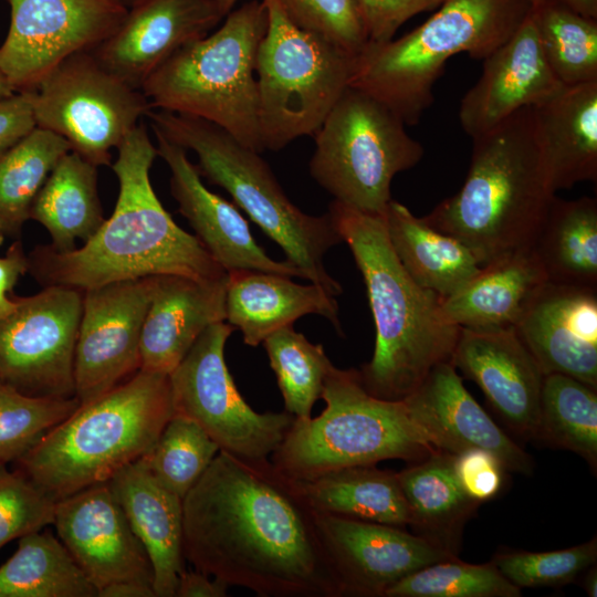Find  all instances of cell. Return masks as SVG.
<instances>
[{
  "label": "cell",
  "instance_id": "obj_1",
  "mask_svg": "<svg viewBox=\"0 0 597 597\" xmlns=\"http://www.w3.org/2000/svg\"><path fill=\"white\" fill-rule=\"evenodd\" d=\"M195 569L261 597H341L314 512L270 460L219 451L182 499Z\"/></svg>",
  "mask_w": 597,
  "mask_h": 597
},
{
  "label": "cell",
  "instance_id": "obj_2",
  "mask_svg": "<svg viewBox=\"0 0 597 597\" xmlns=\"http://www.w3.org/2000/svg\"><path fill=\"white\" fill-rule=\"evenodd\" d=\"M117 149L112 165L118 196L112 216L83 243L67 252L38 245L29 272L43 286L85 291L108 283L157 275L218 280L227 272L195 234L181 229L163 207L149 177L157 147L139 123Z\"/></svg>",
  "mask_w": 597,
  "mask_h": 597
},
{
  "label": "cell",
  "instance_id": "obj_3",
  "mask_svg": "<svg viewBox=\"0 0 597 597\" xmlns=\"http://www.w3.org/2000/svg\"><path fill=\"white\" fill-rule=\"evenodd\" d=\"M328 214L363 275L376 327L373 357L358 370L362 384L377 398L402 400L436 366L451 362L460 327L444 318L441 298L405 270L384 214L336 200Z\"/></svg>",
  "mask_w": 597,
  "mask_h": 597
},
{
  "label": "cell",
  "instance_id": "obj_4",
  "mask_svg": "<svg viewBox=\"0 0 597 597\" xmlns=\"http://www.w3.org/2000/svg\"><path fill=\"white\" fill-rule=\"evenodd\" d=\"M462 187L422 219L486 265L533 248L555 197L533 108L474 138Z\"/></svg>",
  "mask_w": 597,
  "mask_h": 597
},
{
  "label": "cell",
  "instance_id": "obj_5",
  "mask_svg": "<svg viewBox=\"0 0 597 597\" xmlns=\"http://www.w3.org/2000/svg\"><path fill=\"white\" fill-rule=\"evenodd\" d=\"M174 415L169 375L139 370L81 404L17 463L55 501L145 457Z\"/></svg>",
  "mask_w": 597,
  "mask_h": 597
},
{
  "label": "cell",
  "instance_id": "obj_6",
  "mask_svg": "<svg viewBox=\"0 0 597 597\" xmlns=\"http://www.w3.org/2000/svg\"><path fill=\"white\" fill-rule=\"evenodd\" d=\"M530 0H446L405 35L367 44L353 56L348 87L375 97L415 125L433 103L448 60H484L505 43L532 9Z\"/></svg>",
  "mask_w": 597,
  "mask_h": 597
},
{
  "label": "cell",
  "instance_id": "obj_7",
  "mask_svg": "<svg viewBox=\"0 0 597 597\" xmlns=\"http://www.w3.org/2000/svg\"><path fill=\"white\" fill-rule=\"evenodd\" d=\"M147 117L167 138L192 150L197 170L223 188L284 252L304 279L337 296L341 284L324 266V256L342 239L328 214L302 211L285 195L260 153L242 145L220 126L199 117L153 108Z\"/></svg>",
  "mask_w": 597,
  "mask_h": 597
},
{
  "label": "cell",
  "instance_id": "obj_8",
  "mask_svg": "<svg viewBox=\"0 0 597 597\" xmlns=\"http://www.w3.org/2000/svg\"><path fill=\"white\" fill-rule=\"evenodd\" d=\"M224 18L210 35L172 54L140 91L153 108L211 122L261 154L255 61L266 8L262 0H249Z\"/></svg>",
  "mask_w": 597,
  "mask_h": 597
},
{
  "label": "cell",
  "instance_id": "obj_9",
  "mask_svg": "<svg viewBox=\"0 0 597 597\" xmlns=\"http://www.w3.org/2000/svg\"><path fill=\"white\" fill-rule=\"evenodd\" d=\"M322 399L324 410L316 418H295L271 455L274 468L291 480L392 459L417 462L437 452L409 418L402 400L370 395L356 369L333 366Z\"/></svg>",
  "mask_w": 597,
  "mask_h": 597
},
{
  "label": "cell",
  "instance_id": "obj_10",
  "mask_svg": "<svg viewBox=\"0 0 597 597\" xmlns=\"http://www.w3.org/2000/svg\"><path fill=\"white\" fill-rule=\"evenodd\" d=\"M268 27L255 61L262 146L313 136L349 85L353 55L296 25L279 0H262Z\"/></svg>",
  "mask_w": 597,
  "mask_h": 597
},
{
  "label": "cell",
  "instance_id": "obj_11",
  "mask_svg": "<svg viewBox=\"0 0 597 597\" xmlns=\"http://www.w3.org/2000/svg\"><path fill=\"white\" fill-rule=\"evenodd\" d=\"M313 136L314 180L334 200L374 214L385 213L394 177L425 153L398 115L354 87L345 90Z\"/></svg>",
  "mask_w": 597,
  "mask_h": 597
},
{
  "label": "cell",
  "instance_id": "obj_12",
  "mask_svg": "<svg viewBox=\"0 0 597 597\" xmlns=\"http://www.w3.org/2000/svg\"><path fill=\"white\" fill-rule=\"evenodd\" d=\"M36 127L62 136L95 166L153 109L140 90L107 71L92 51L61 61L33 90Z\"/></svg>",
  "mask_w": 597,
  "mask_h": 597
},
{
  "label": "cell",
  "instance_id": "obj_13",
  "mask_svg": "<svg viewBox=\"0 0 597 597\" xmlns=\"http://www.w3.org/2000/svg\"><path fill=\"white\" fill-rule=\"evenodd\" d=\"M234 329L224 321L207 327L169 374L174 415L196 422L220 451L268 461L295 417L285 410L256 412L241 396L224 360L226 343Z\"/></svg>",
  "mask_w": 597,
  "mask_h": 597
},
{
  "label": "cell",
  "instance_id": "obj_14",
  "mask_svg": "<svg viewBox=\"0 0 597 597\" xmlns=\"http://www.w3.org/2000/svg\"><path fill=\"white\" fill-rule=\"evenodd\" d=\"M14 297L15 310L0 318L1 384L31 397H76L74 355L83 292L50 285Z\"/></svg>",
  "mask_w": 597,
  "mask_h": 597
},
{
  "label": "cell",
  "instance_id": "obj_15",
  "mask_svg": "<svg viewBox=\"0 0 597 597\" xmlns=\"http://www.w3.org/2000/svg\"><path fill=\"white\" fill-rule=\"evenodd\" d=\"M10 27L0 73L17 91H33L65 57L92 51L128 9L115 0H8Z\"/></svg>",
  "mask_w": 597,
  "mask_h": 597
},
{
  "label": "cell",
  "instance_id": "obj_16",
  "mask_svg": "<svg viewBox=\"0 0 597 597\" xmlns=\"http://www.w3.org/2000/svg\"><path fill=\"white\" fill-rule=\"evenodd\" d=\"M155 276L83 291L74 355L75 396L87 402L129 379L140 367L139 342Z\"/></svg>",
  "mask_w": 597,
  "mask_h": 597
},
{
  "label": "cell",
  "instance_id": "obj_17",
  "mask_svg": "<svg viewBox=\"0 0 597 597\" xmlns=\"http://www.w3.org/2000/svg\"><path fill=\"white\" fill-rule=\"evenodd\" d=\"M314 520L341 596L385 597L411 573L458 557L405 527L316 512Z\"/></svg>",
  "mask_w": 597,
  "mask_h": 597
},
{
  "label": "cell",
  "instance_id": "obj_18",
  "mask_svg": "<svg viewBox=\"0 0 597 597\" xmlns=\"http://www.w3.org/2000/svg\"><path fill=\"white\" fill-rule=\"evenodd\" d=\"M53 524L97 596L119 582L153 586L149 557L107 482L57 500Z\"/></svg>",
  "mask_w": 597,
  "mask_h": 597
},
{
  "label": "cell",
  "instance_id": "obj_19",
  "mask_svg": "<svg viewBox=\"0 0 597 597\" xmlns=\"http://www.w3.org/2000/svg\"><path fill=\"white\" fill-rule=\"evenodd\" d=\"M223 18L216 0H143L92 53L103 67L140 90L172 54L206 36Z\"/></svg>",
  "mask_w": 597,
  "mask_h": 597
},
{
  "label": "cell",
  "instance_id": "obj_20",
  "mask_svg": "<svg viewBox=\"0 0 597 597\" xmlns=\"http://www.w3.org/2000/svg\"><path fill=\"white\" fill-rule=\"evenodd\" d=\"M402 402L434 451L457 455L483 449L498 457L506 471L532 472V457L475 401L451 362L436 366Z\"/></svg>",
  "mask_w": 597,
  "mask_h": 597
},
{
  "label": "cell",
  "instance_id": "obj_21",
  "mask_svg": "<svg viewBox=\"0 0 597 597\" xmlns=\"http://www.w3.org/2000/svg\"><path fill=\"white\" fill-rule=\"evenodd\" d=\"M157 151L170 170V191L178 211L188 220L196 238L227 272L263 271L304 279L287 261H275L254 240L249 223L234 203L210 191L201 181L187 150L153 127Z\"/></svg>",
  "mask_w": 597,
  "mask_h": 597
},
{
  "label": "cell",
  "instance_id": "obj_22",
  "mask_svg": "<svg viewBox=\"0 0 597 597\" xmlns=\"http://www.w3.org/2000/svg\"><path fill=\"white\" fill-rule=\"evenodd\" d=\"M514 328L544 375L597 388V287L546 281Z\"/></svg>",
  "mask_w": 597,
  "mask_h": 597
},
{
  "label": "cell",
  "instance_id": "obj_23",
  "mask_svg": "<svg viewBox=\"0 0 597 597\" xmlns=\"http://www.w3.org/2000/svg\"><path fill=\"white\" fill-rule=\"evenodd\" d=\"M452 365L483 391L516 434L535 438L544 374L515 328H460Z\"/></svg>",
  "mask_w": 597,
  "mask_h": 597
},
{
  "label": "cell",
  "instance_id": "obj_24",
  "mask_svg": "<svg viewBox=\"0 0 597 597\" xmlns=\"http://www.w3.org/2000/svg\"><path fill=\"white\" fill-rule=\"evenodd\" d=\"M562 86L545 59L530 12L515 33L483 60L480 78L460 103L461 127L474 138L520 109L540 105Z\"/></svg>",
  "mask_w": 597,
  "mask_h": 597
},
{
  "label": "cell",
  "instance_id": "obj_25",
  "mask_svg": "<svg viewBox=\"0 0 597 597\" xmlns=\"http://www.w3.org/2000/svg\"><path fill=\"white\" fill-rule=\"evenodd\" d=\"M228 274L157 275L140 334L139 370L169 375L210 325L226 321Z\"/></svg>",
  "mask_w": 597,
  "mask_h": 597
},
{
  "label": "cell",
  "instance_id": "obj_26",
  "mask_svg": "<svg viewBox=\"0 0 597 597\" xmlns=\"http://www.w3.org/2000/svg\"><path fill=\"white\" fill-rule=\"evenodd\" d=\"M107 484L149 557L155 597H175L185 569L182 499L150 472L144 458L121 469Z\"/></svg>",
  "mask_w": 597,
  "mask_h": 597
},
{
  "label": "cell",
  "instance_id": "obj_27",
  "mask_svg": "<svg viewBox=\"0 0 597 597\" xmlns=\"http://www.w3.org/2000/svg\"><path fill=\"white\" fill-rule=\"evenodd\" d=\"M290 277L263 271L228 273L226 321L241 332L245 345L256 347L307 314L327 318L343 334L336 296L318 284H298Z\"/></svg>",
  "mask_w": 597,
  "mask_h": 597
},
{
  "label": "cell",
  "instance_id": "obj_28",
  "mask_svg": "<svg viewBox=\"0 0 597 597\" xmlns=\"http://www.w3.org/2000/svg\"><path fill=\"white\" fill-rule=\"evenodd\" d=\"M547 281L533 248L484 266L453 294L441 298L450 324L472 331L515 327L528 303Z\"/></svg>",
  "mask_w": 597,
  "mask_h": 597
},
{
  "label": "cell",
  "instance_id": "obj_29",
  "mask_svg": "<svg viewBox=\"0 0 597 597\" xmlns=\"http://www.w3.org/2000/svg\"><path fill=\"white\" fill-rule=\"evenodd\" d=\"M533 108L555 192L597 180V81L565 86Z\"/></svg>",
  "mask_w": 597,
  "mask_h": 597
},
{
  "label": "cell",
  "instance_id": "obj_30",
  "mask_svg": "<svg viewBox=\"0 0 597 597\" xmlns=\"http://www.w3.org/2000/svg\"><path fill=\"white\" fill-rule=\"evenodd\" d=\"M384 220L405 270L418 285L440 298L457 292L483 266L464 243L432 228L398 201L390 200Z\"/></svg>",
  "mask_w": 597,
  "mask_h": 597
},
{
  "label": "cell",
  "instance_id": "obj_31",
  "mask_svg": "<svg viewBox=\"0 0 597 597\" xmlns=\"http://www.w3.org/2000/svg\"><path fill=\"white\" fill-rule=\"evenodd\" d=\"M397 474L413 534L458 556L463 526L480 503L462 489L453 455L434 452Z\"/></svg>",
  "mask_w": 597,
  "mask_h": 597
},
{
  "label": "cell",
  "instance_id": "obj_32",
  "mask_svg": "<svg viewBox=\"0 0 597 597\" xmlns=\"http://www.w3.org/2000/svg\"><path fill=\"white\" fill-rule=\"evenodd\" d=\"M293 482L313 512L398 527L409 525L397 472L357 465Z\"/></svg>",
  "mask_w": 597,
  "mask_h": 597
},
{
  "label": "cell",
  "instance_id": "obj_33",
  "mask_svg": "<svg viewBox=\"0 0 597 597\" xmlns=\"http://www.w3.org/2000/svg\"><path fill=\"white\" fill-rule=\"evenodd\" d=\"M30 219L50 233L57 252L75 249L87 241L104 222L97 191V166L70 150L56 163L36 195Z\"/></svg>",
  "mask_w": 597,
  "mask_h": 597
},
{
  "label": "cell",
  "instance_id": "obj_34",
  "mask_svg": "<svg viewBox=\"0 0 597 597\" xmlns=\"http://www.w3.org/2000/svg\"><path fill=\"white\" fill-rule=\"evenodd\" d=\"M533 250L547 281L597 287V200L554 197Z\"/></svg>",
  "mask_w": 597,
  "mask_h": 597
},
{
  "label": "cell",
  "instance_id": "obj_35",
  "mask_svg": "<svg viewBox=\"0 0 597 597\" xmlns=\"http://www.w3.org/2000/svg\"><path fill=\"white\" fill-rule=\"evenodd\" d=\"M0 597H97V589L52 532L36 531L1 565Z\"/></svg>",
  "mask_w": 597,
  "mask_h": 597
},
{
  "label": "cell",
  "instance_id": "obj_36",
  "mask_svg": "<svg viewBox=\"0 0 597 597\" xmlns=\"http://www.w3.org/2000/svg\"><path fill=\"white\" fill-rule=\"evenodd\" d=\"M535 439L577 453L596 471L597 388L567 375H544Z\"/></svg>",
  "mask_w": 597,
  "mask_h": 597
},
{
  "label": "cell",
  "instance_id": "obj_37",
  "mask_svg": "<svg viewBox=\"0 0 597 597\" xmlns=\"http://www.w3.org/2000/svg\"><path fill=\"white\" fill-rule=\"evenodd\" d=\"M70 150L62 136L36 127L0 157V228L4 234L20 233L36 195Z\"/></svg>",
  "mask_w": 597,
  "mask_h": 597
},
{
  "label": "cell",
  "instance_id": "obj_38",
  "mask_svg": "<svg viewBox=\"0 0 597 597\" xmlns=\"http://www.w3.org/2000/svg\"><path fill=\"white\" fill-rule=\"evenodd\" d=\"M545 59L565 86L597 81V19L586 17L564 0L532 4Z\"/></svg>",
  "mask_w": 597,
  "mask_h": 597
},
{
  "label": "cell",
  "instance_id": "obj_39",
  "mask_svg": "<svg viewBox=\"0 0 597 597\" xmlns=\"http://www.w3.org/2000/svg\"><path fill=\"white\" fill-rule=\"evenodd\" d=\"M262 344L276 376L285 411L298 419L310 418L334 366L323 345L313 344L292 325L275 331Z\"/></svg>",
  "mask_w": 597,
  "mask_h": 597
},
{
  "label": "cell",
  "instance_id": "obj_40",
  "mask_svg": "<svg viewBox=\"0 0 597 597\" xmlns=\"http://www.w3.org/2000/svg\"><path fill=\"white\" fill-rule=\"evenodd\" d=\"M219 451L218 444L196 422L172 415L143 458L150 472L184 499Z\"/></svg>",
  "mask_w": 597,
  "mask_h": 597
},
{
  "label": "cell",
  "instance_id": "obj_41",
  "mask_svg": "<svg viewBox=\"0 0 597 597\" xmlns=\"http://www.w3.org/2000/svg\"><path fill=\"white\" fill-rule=\"evenodd\" d=\"M521 589L490 562L469 564L458 557L422 567L394 584L385 597H520Z\"/></svg>",
  "mask_w": 597,
  "mask_h": 597
},
{
  "label": "cell",
  "instance_id": "obj_42",
  "mask_svg": "<svg viewBox=\"0 0 597 597\" xmlns=\"http://www.w3.org/2000/svg\"><path fill=\"white\" fill-rule=\"evenodd\" d=\"M81 405L76 397H31L0 386V464L15 462Z\"/></svg>",
  "mask_w": 597,
  "mask_h": 597
},
{
  "label": "cell",
  "instance_id": "obj_43",
  "mask_svg": "<svg viewBox=\"0 0 597 597\" xmlns=\"http://www.w3.org/2000/svg\"><path fill=\"white\" fill-rule=\"evenodd\" d=\"M597 561V540L561 551L533 553L506 551L491 561L499 572L521 588L567 585Z\"/></svg>",
  "mask_w": 597,
  "mask_h": 597
},
{
  "label": "cell",
  "instance_id": "obj_44",
  "mask_svg": "<svg viewBox=\"0 0 597 597\" xmlns=\"http://www.w3.org/2000/svg\"><path fill=\"white\" fill-rule=\"evenodd\" d=\"M300 28L315 33L350 55L368 42L356 0H279Z\"/></svg>",
  "mask_w": 597,
  "mask_h": 597
},
{
  "label": "cell",
  "instance_id": "obj_45",
  "mask_svg": "<svg viewBox=\"0 0 597 597\" xmlns=\"http://www.w3.org/2000/svg\"><path fill=\"white\" fill-rule=\"evenodd\" d=\"M56 501L20 470L0 464V549L53 524Z\"/></svg>",
  "mask_w": 597,
  "mask_h": 597
},
{
  "label": "cell",
  "instance_id": "obj_46",
  "mask_svg": "<svg viewBox=\"0 0 597 597\" xmlns=\"http://www.w3.org/2000/svg\"><path fill=\"white\" fill-rule=\"evenodd\" d=\"M368 42L394 39L398 29L412 17L439 8L446 0H356Z\"/></svg>",
  "mask_w": 597,
  "mask_h": 597
},
{
  "label": "cell",
  "instance_id": "obj_47",
  "mask_svg": "<svg viewBox=\"0 0 597 597\" xmlns=\"http://www.w3.org/2000/svg\"><path fill=\"white\" fill-rule=\"evenodd\" d=\"M454 471L464 492L478 503L498 495L506 471L493 453L470 449L453 455Z\"/></svg>",
  "mask_w": 597,
  "mask_h": 597
},
{
  "label": "cell",
  "instance_id": "obj_48",
  "mask_svg": "<svg viewBox=\"0 0 597 597\" xmlns=\"http://www.w3.org/2000/svg\"><path fill=\"white\" fill-rule=\"evenodd\" d=\"M34 128L33 91L14 92L0 98V157Z\"/></svg>",
  "mask_w": 597,
  "mask_h": 597
},
{
  "label": "cell",
  "instance_id": "obj_49",
  "mask_svg": "<svg viewBox=\"0 0 597 597\" xmlns=\"http://www.w3.org/2000/svg\"><path fill=\"white\" fill-rule=\"evenodd\" d=\"M28 270V255L24 253L21 241L17 240L9 247L6 255L0 258V318L15 310V297H11L9 293Z\"/></svg>",
  "mask_w": 597,
  "mask_h": 597
},
{
  "label": "cell",
  "instance_id": "obj_50",
  "mask_svg": "<svg viewBox=\"0 0 597 597\" xmlns=\"http://www.w3.org/2000/svg\"><path fill=\"white\" fill-rule=\"evenodd\" d=\"M229 586L210 575L197 569L188 572L184 569L178 578L175 597H224Z\"/></svg>",
  "mask_w": 597,
  "mask_h": 597
},
{
  "label": "cell",
  "instance_id": "obj_51",
  "mask_svg": "<svg viewBox=\"0 0 597 597\" xmlns=\"http://www.w3.org/2000/svg\"><path fill=\"white\" fill-rule=\"evenodd\" d=\"M97 597H155V591L150 585L119 582L103 587Z\"/></svg>",
  "mask_w": 597,
  "mask_h": 597
},
{
  "label": "cell",
  "instance_id": "obj_52",
  "mask_svg": "<svg viewBox=\"0 0 597 597\" xmlns=\"http://www.w3.org/2000/svg\"><path fill=\"white\" fill-rule=\"evenodd\" d=\"M577 12L597 19V0H564Z\"/></svg>",
  "mask_w": 597,
  "mask_h": 597
},
{
  "label": "cell",
  "instance_id": "obj_53",
  "mask_svg": "<svg viewBox=\"0 0 597 597\" xmlns=\"http://www.w3.org/2000/svg\"><path fill=\"white\" fill-rule=\"evenodd\" d=\"M583 588L589 597L597 596V569L595 564L585 570Z\"/></svg>",
  "mask_w": 597,
  "mask_h": 597
},
{
  "label": "cell",
  "instance_id": "obj_54",
  "mask_svg": "<svg viewBox=\"0 0 597 597\" xmlns=\"http://www.w3.org/2000/svg\"><path fill=\"white\" fill-rule=\"evenodd\" d=\"M17 92L8 80L0 73V98L11 95Z\"/></svg>",
  "mask_w": 597,
  "mask_h": 597
},
{
  "label": "cell",
  "instance_id": "obj_55",
  "mask_svg": "<svg viewBox=\"0 0 597 597\" xmlns=\"http://www.w3.org/2000/svg\"><path fill=\"white\" fill-rule=\"evenodd\" d=\"M240 0H216L221 13L226 17Z\"/></svg>",
  "mask_w": 597,
  "mask_h": 597
},
{
  "label": "cell",
  "instance_id": "obj_56",
  "mask_svg": "<svg viewBox=\"0 0 597 597\" xmlns=\"http://www.w3.org/2000/svg\"><path fill=\"white\" fill-rule=\"evenodd\" d=\"M115 1L121 3L126 9H130L132 7H134L135 4L139 3L143 0H115Z\"/></svg>",
  "mask_w": 597,
  "mask_h": 597
},
{
  "label": "cell",
  "instance_id": "obj_57",
  "mask_svg": "<svg viewBox=\"0 0 597 597\" xmlns=\"http://www.w3.org/2000/svg\"><path fill=\"white\" fill-rule=\"evenodd\" d=\"M3 237H4V233H3V231H2L1 228H0V244H1L2 241H3Z\"/></svg>",
  "mask_w": 597,
  "mask_h": 597
},
{
  "label": "cell",
  "instance_id": "obj_58",
  "mask_svg": "<svg viewBox=\"0 0 597 597\" xmlns=\"http://www.w3.org/2000/svg\"><path fill=\"white\" fill-rule=\"evenodd\" d=\"M533 4L538 2L540 0H530Z\"/></svg>",
  "mask_w": 597,
  "mask_h": 597
},
{
  "label": "cell",
  "instance_id": "obj_59",
  "mask_svg": "<svg viewBox=\"0 0 597 597\" xmlns=\"http://www.w3.org/2000/svg\"><path fill=\"white\" fill-rule=\"evenodd\" d=\"M1 385H2V384H1V381H0V386H1Z\"/></svg>",
  "mask_w": 597,
  "mask_h": 597
}]
</instances>
